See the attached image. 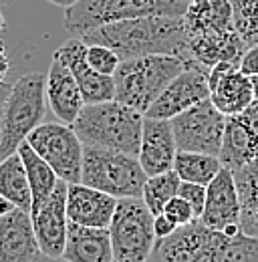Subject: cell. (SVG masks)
<instances>
[{"mask_svg":"<svg viewBox=\"0 0 258 262\" xmlns=\"http://www.w3.org/2000/svg\"><path fill=\"white\" fill-rule=\"evenodd\" d=\"M208 97H210L208 69L193 61H188L184 71L178 73L160 93V97L152 103V107L145 111V117L171 119Z\"/></svg>","mask_w":258,"mask_h":262,"instance_id":"cell-12","label":"cell"},{"mask_svg":"<svg viewBox=\"0 0 258 262\" xmlns=\"http://www.w3.org/2000/svg\"><path fill=\"white\" fill-rule=\"evenodd\" d=\"M250 79H252V87H254V99L258 101V75L250 77Z\"/></svg>","mask_w":258,"mask_h":262,"instance_id":"cell-40","label":"cell"},{"mask_svg":"<svg viewBox=\"0 0 258 262\" xmlns=\"http://www.w3.org/2000/svg\"><path fill=\"white\" fill-rule=\"evenodd\" d=\"M163 214L167 218H171L178 226H188L193 220H198L196 212H193L192 204L188 200H184L182 196H174L163 208Z\"/></svg>","mask_w":258,"mask_h":262,"instance_id":"cell-30","label":"cell"},{"mask_svg":"<svg viewBox=\"0 0 258 262\" xmlns=\"http://www.w3.org/2000/svg\"><path fill=\"white\" fill-rule=\"evenodd\" d=\"M0 137H2V105H0Z\"/></svg>","mask_w":258,"mask_h":262,"instance_id":"cell-42","label":"cell"},{"mask_svg":"<svg viewBox=\"0 0 258 262\" xmlns=\"http://www.w3.org/2000/svg\"><path fill=\"white\" fill-rule=\"evenodd\" d=\"M210 83V101L228 115L242 113L248 105H252L254 87L250 75L242 73L238 65L232 63H218L208 71Z\"/></svg>","mask_w":258,"mask_h":262,"instance_id":"cell-15","label":"cell"},{"mask_svg":"<svg viewBox=\"0 0 258 262\" xmlns=\"http://www.w3.org/2000/svg\"><path fill=\"white\" fill-rule=\"evenodd\" d=\"M51 4H55V6H59V8H69V6H73L75 2H79V0H49Z\"/></svg>","mask_w":258,"mask_h":262,"instance_id":"cell-37","label":"cell"},{"mask_svg":"<svg viewBox=\"0 0 258 262\" xmlns=\"http://www.w3.org/2000/svg\"><path fill=\"white\" fill-rule=\"evenodd\" d=\"M186 65L188 61L174 55H141L125 59L113 73L115 99L145 115L167 83Z\"/></svg>","mask_w":258,"mask_h":262,"instance_id":"cell-4","label":"cell"},{"mask_svg":"<svg viewBox=\"0 0 258 262\" xmlns=\"http://www.w3.org/2000/svg\"><path fill=\"white\" fill-rule=\"evenodd\" d=\"M178 154L176 137L171 131L169 119H156L145 117L143 131H141V143L137 160L147 176H158L174 169V160Z\"/></svg>","mask_w":258,"mask_h":262,"instance_id":"cell-17","label":"cell"},{"mask_svg":"<svg viewBox=\"0 0 258 262\" xmlns=\"http://www.w3.org/2000/svg\"><path fill=\"white\" fill-rule=\"evenodd\" d=\"M27 143L55 169L67 184L81 182L83 169V141L67 123H40L29 133Z\"/></svg>","mask_w":258,"mask_h":262,"instance_id":"cell-9","label":"cell"},{"mask_svg":"<svg viewBox=\"0 0 258 262\" xmlns=\"http://www.w3.org/2000/svg\"><path fill=\"white\" fill-rule=\"evenodd\" d=\"M38 254L31 212L12 208L0 216V262H34Z\"/></svg>","mask_w":258,"mask_h":262,"instance_id":"cell-18","label":"cell"},{"mask_svg":"<svg viewBox=\"0 0 258 262\" xmlns=\"http://www.w3.org/2000/svg\"><path fill=\"white\" fill-rule=\"evenodd\" d=\"M178 228H180V226H178L171 218H167L163 212L158 214V216H154V232H156V238H158V240L171 236Z\"/></svg>","mask_w":258,"mask_h":262,"instance_id":"cell-33","label":"cell"},{"mask_svg":"<svg viewBox=\"0 0 258 262\" xmlns=\"http://www.w3.org/2000/svg\"><path fill=\"white\" fill-rule=\"evenodd\" d=\"M208 228L220 230L228 236H234L240 228V198L234 180V171L224 167L218 171V176L206 186V204L204 212L198 218Z\"/></svg>","mask_w":258,"mask_h":262,"instance_id":"cell-13","label":"cell"},{"mask_svg":"<svg viewBox=\"0 0 258 262\" xmlns=\"http://www.w3.org/2000/svg\"><path fill=\"white\" fill-rule=\"evenodd\" d=\"M178 196H182L184 200H188L192 204L196 216L200 218L204 212V204H206V186L202 184H193V182H180L178 188Z\"/></svg>","mask_w":258,"mask_h":262,"instance_id":"cell-31","label":"cell"},{"mask_svg":"<svg viewBox=\"0 0 258 262\" xmlns=\"http://www.w3.org/2000/svg\"><path fill=\"white\" fill-rule=\"evenodd\" d=\"M145 180L147 173L143 171L137 156L93 145L83 147L81 184L121 200L143 196Z\"/></svg>","mask_w":258,"mask_h":262,"instance_id":"cell-7","label":"cell"},{"mask_svg":"<svg viewBox=\"0 0 258 262\" xmlns=\"http://www.w3.org/2000/svg\"><path fill=\"white\" fill-rule=\"evenodd\" d=\"M180 176L169 169L165 173H158V176H147L145 186H143V202L149 208V212L154 216H158L163 212L165 204L174 196H178V188H180Z\"/></svg>","mask_w":258,"mask_h":262,"instance_id":"cell-27","label":"cell"},{"mask_svg":"<svg viewBox=\"0 0 258 262\" xmlns=\"http://www.w3.org/2000/svg\"><path fill=\"white\" fill-rule=\"evenodd\" d=\"M55 55L61 57V61L71 69V73L81 89V95L85 99V105L115 99L113 77L97 73L95 69L87 63V45L79 36H73L71 40H67L63 47H59L55 51Z\"/></svg>","mask_w":258,"mask_h":262,"instance_id":"cell-16","label":"cell"},{"mask_svg":"<svg viewBox=\"0 0 258 262\" xmlns=\"http://www.w3.org/2000/svg\"><path fill=\"white\" fill-rule=\"evenodd\" d=\"M47 75L27 73L8 91L2 103L0 162L18 151V145L38 127L47 113Z\"/></svg>","mask_w":258,"mask_h":262,"instance_id":"cell-6","label":"cell"},{"mask_svg":"<svg viewBox=\"0 0 258 262\" xmlns=\"http://www.w3.org/2000/svg\"><path fill=\"white\" fill-rule=\"evenodd\" d=\"M63 260L67 262H115L111 236L107 228H93L69 220Z\"/></svg>","mask_w":258,"mask_h":262,"instance_id":"cell-21","label":"cell"},{"mask_svg":"<svg viewBox=\"0 0 258 262\" xmlns=\"http://www.w3.org/2000/svg\"><path fill=\"white\" fill-rule=\"evenodd\" d=\"M190 0H79L64 8V29L83 36L103 25L141 16H184Z\"/></svg>","mask_w":258,"mask_h":262,"instance_id":"cell-5","label":"cell"},{"mask_svg":"<svg viewBox=\"0 0 258 262\" xmlns=\"http://www.w3.org/2000/svg\"><path fill=\"white\" fill-rule=\"evenodd\" d=\"M18 154L23 158V164H25V169H27V178H29V186H31V196H32L31 216H32L51 198V194L55 192V188H57V184H59L61 178L27 143V139L18 145Z\"/></svg>","mask_w":258,"mask_h":262,"instance_id":"cell-23","label":"cell"},{"mask_svg":"<svg viewBox=\"0 0 258 262\" xmlns=\"http://www.w3.org/2000/svg\"><path fill=\"white\" fill-rule=\"evenodd\" d=\"M184 23L190 61L208 71L218 63L240 67L248 47L236 31L230 0H190Z\"/></svg>","mask_w":258,"mask_h":262,"instance_id":"cell-2","label":"cell"},{"mask_svg":"<svg viewBox=\"0 0 258 262\" xmlns=\"http://www.w3.org/2000/svg\"><path fill=\"white\" fill-rule=\"evenodd\" d=\"M238 117L244 121V125L252 133V139L256 143V151H258V101H254L252 105H248L242 113H238Z\"/></svg>","mask_w":258,"mask_h":262,"instance_id":"cell-32","label":"cell"},{"mask_svg":"<svg viewBox=\"0 0 258 262\" xmlns=\"http://www.w3.org/2000/svg\"><path fill=\"white\" fill-rule=\"evenodd\" d=\"M171 131L178 151H200L218 156L226 129V115L210 97L171 117Z\"/></svg>","mask_w":258,"mask_h":262,"instance_id":"cell-10","label":"cell"},{"mask_svg":"<svg viewBox=\"0 0 258 262\" xmlns=\"http://www.w3.org/2000/svg\"><path fill=\"white\" fill-rule=\"evenodd\" d=\"M236 31L246 47L258 45V0H230Z\"/></svg>","mask_w":258,"mask_h":262,"instance_id":"cell-28","label":"cell"},{"mask_svg":"<svg viewBox=\"0 0 258 262\" xmlns=\"http://www.w3.org/2000/svg\"><path fill=\"white\" fill-rule=\"evenodd\" d=\"M63 262H67V260H63Z\"/></svg>","mask_w":258,"mask_h":262,"instance_id":"cell-44","label":"cell"},{"mask_svg":"<svg viewBox=\"0 0 258 262\" xmlns=\"http://www.w3.org/2000/svg\"><path fill=\"white\" fill-rule=\"evenodd\" d=\"M117 208V198L81 182L67 186V216L75 224L107 228Z\"/></svg>","mask_w":258,"mask_h":262,"instance_id":"cell-19","label":"cell"},{"mask_svg":"<svg viewBox=\"0 0 258 262\" xmlns=\"http://www.w3.org/2000/svg\"><path fill=\"white\" fill-rule=\"evenodd\" d=\"M234 180L240 198V228L258 238V158L234 169Z\"/></svg>","mask_w":258,"mask_h":262,"instance_id":"cell-24","label":"cell"},{"mask_svg":"<svg viewBox=\"0 0 258 262\" xmlns=\"http://www.w3.org/2000/svg\"><path fill=\"white\" fill-rule=\"evenodd\" d=\"M34 262H59V258H53V256H47V254H38L36 258H34Z\"/></svg>","mask_w":258,"mask_h":262,"instance_id":"cell-39","label":"cell"},{"mask_svg":"<svg viewBox=\"0 0 258 262\" xmlns=\"http://www.w3.org/2000/svg\"><path fill=\"white\" fill-rule=\"evenodd\" d=\"M67 182L59 180L51 198L32 214V228L36 234L40 252L53 258H63L64 242H67Z\"/></svg>","mask_w":258,"mask_h":262,"instance_id":"cell-14","label":"cell"},{"mask_svg":"<svg viewBox=\"0 0 258 262\" xmlns=\"http://www.w3.org/2000/svg\"><path fill=\"white\" fill-rule=\"evenodd\" d=\"M145 115L117 99L85 105L73 123L83 145L105 147L129 156L139 154Z\"/></svg>","mask_w":258,"mask_h":262,"instance_id":"cell-3","label":"cell"},{"mask_svg":"<svg viewBox=\"0 0 258 262\" xmlns=\"http://www.w3.org/2000/svg\"><path fill=\"white\" fill-rule=\"evenodd\" d=\"M109 236L115 262H147L154 246V214L145 206L143 198L117 200L115 214L109 222Z\"/></svg>","mask_w":258,"mask_h":262,"instance_id":"cell-8","label":"cell"},{"mask_svg":"<svg viewBox=\"0 0 258 262\" xmlns=\"http://www.w3.org/2000/svg\"><path fill=\"white\" fill-rule=\"evenodd\" d=\"M12 208H14V206H12V204H10L8 200H4V198L0 196V216H4L6 212H10Z\"/></svg>","mask_w":258,"mask_h":262,"instance_id":"cell-36","label":"cell"},{"mask_svg":"<svg viewBox=\"0 0 258 262\" xmlns=\"http://www.w3.org/2000/svg\"><path fill=\"white\" fill-rule=\"evenodd\" d=\"M0 196L8 200L14 208L31 212V186H29L27 169L18 151L0 162Z\"/></svg>","mask_w":258,"mask_h":262,"instance_id":"cell-25","label":"cell"},{"mask_svg":"<svg viewBox=\"0 0 258 262\" xmlns=\"http://www.w3.org/2000/svg\"><path fill=\"white\" fill-rule=\"evenodd\" d=\"M6 27V20H4V14H2V10H0V31Z\"/></svg>","mask_w":258,"mask_h":262,"instance_id":"cell-41","label":"cell"},{"mask_svg":"<svg viewBox=\"0 0 258 262\" xmlns=\"http://www.w3.org/2000/svg\"><path fill=\"white\" fill-rule=\"evenodd\" d=\"M47 103L55 117L67 125H73L85 107V99L71 69L57 55H53L51 67L47 71Z\"/></svg>","mask_w":258,"mask_h":262,"instance_id":"cell-20","label":"cell"},{"mask_svg":"<svg viewBox=\"0 0 258 262\" xmlns=\"http://www.w3.org/2000/svg\"><path fill=\"white\" fill-rule=\"evenodd\" d=\"M87 63L93 67L97 73L113 77L121 59L113 49H109L105 45H87Z\"/></svg>","mask_w":258,"mask_h":262,"instance_id":"cell-29","label":"cell"},{"mask_svg":"<svg viewBox=\"0 0 258 262\" xmlns=\"http://www.w3.org/2000/svg\"><path fill=\"white\" fill-rule=\"evenodd\" d=\"M4 2H6V0H0V6H2V4H4Z\"/></svg>","mask_w":258,"mask_h":262,"instance_id":"cell-43","label":"cell"},{"mask_svg":"<svg viewBox=\"0 0 258 262\" xmlns=\"http://www.w3.org/2000/svg\"><path fill=\"white\" fill-rule=\"evenodd\" d=\"M222 236L224 232L193 220L188 226H180L171 236L156 240L147 262H222Z\"/></svg>","mask_w":258,"mask_h":262,"instance_id":"cell-11","label":"cell"},{"mask_svg":"<svg viewBox=\"0 0 258 262\" xmlns=\"http://www.w3.org/2000/svg\"><path fill=\"white\" fill-rule=\"evenodd\" d=\"M8 91H10V87H8L6 83H2V85H0V105L4 103V99H6V95H8Z\"/></svg>","mask_w":258,"mask_h":262,"instance_id":"cell-38","label":"cell"},{"mask_svg":"<svg viewBox=\"0 0 258 262\" xmlns=\"http://www.w3.org/2000/svg\"><path fill=\"white\" fill-rule=\"evenodd\" d=\"M222 169V162L218 156L200 154V151H178L174 160V171L182 182H193L208 186L218 171Z\"/></svg>","mask_w":258,"mask_h":262,"instance_id":"cell-26","label":"cell"},{"mask_svg":"<svg viewBox=\"0 0 258 262\" xmlns=\"http://www.w3.org/2000/svg\"><path fill=\"white\" fill-rule=\"evenodd\" d=\"M218 158H220L222 165L230 167L232 171L258 158L256 143L252 139V133L248 131V127L244 125V121L238 115H228L226 117V129Z\"/></svg>","mask_w":258,"mask_h":262,"instance_id":"cell-22","label":"cell"},{"mask_svg":"<svg viewBox=\"0 0 258 262\" xmlns=\"http://www.w3.org/2000/svg\"><path fill=\"white\" fill-rule=\"evenodd\" d=\"M85 45H105L121 61L141 55H174L190 61L184 16H141L103 25L83 34Z\"/></svg>","mask_w":258,"mask_h":262,"instance_id":"cell-1","label":"cell"},{"mask_svg":"<svg viewBox=\"0 0 258 262\" xmlns=\"http://www.w3.org/2000/svg\"><path fill=\"white\" fill-rule=\"evenodd\" d=\"M8 71H10V59H8V53H6L4 42L0 40V85L4 83V79H6Z\"/></svg>","mask_w":258,"mask_h":262,"instance_id":"cell-35","label":"cell"},{"mask_svg":"<svg viewBox=\"0 0 258 262\" xmlns=\"http://www.w3.org/2000/svg\"><path fill=\"white\" fill-rule=\"evenodd\" d=\"M240 71L250 75V77L258 75V45H252L246 49V53L240 61Z\"/></svg>","mask_w":258,"mask_h":262,"instance_id":"cell-34","label":"cell"}]
</instances>
